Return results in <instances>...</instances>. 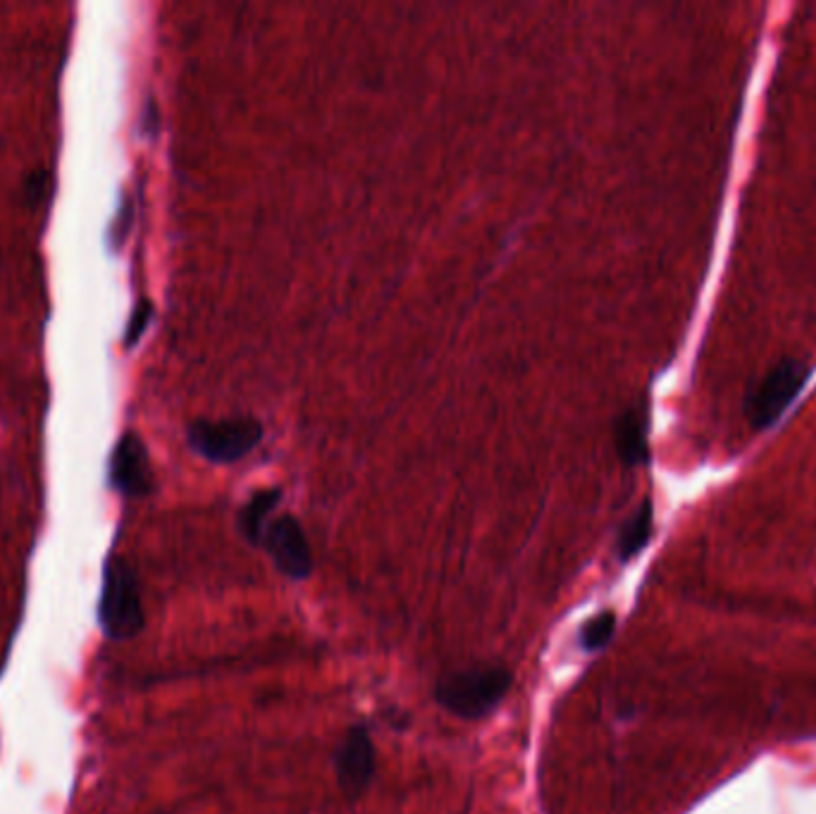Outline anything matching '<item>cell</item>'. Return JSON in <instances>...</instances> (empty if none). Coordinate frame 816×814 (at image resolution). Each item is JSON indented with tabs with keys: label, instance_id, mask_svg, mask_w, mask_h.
Returning a JSON list of instances; mask_svg holds the SVG:
<instances>
[{
	"label": "cell",
	"instance_id": "obj_10",
	"mask_svg": "<svg viewBox=\"0 0 816 814\" xmlns=\"http://www.w3.org/2000/svg\"><path fill=\"white\" fill-rule=\"evenodd\" d=\"M652 526H655V509L652 502L645 500L638 509H635L633 516L624 523V528L618 533V543L616 551L621 561H628L635 555H640L645 545L652 537Z\"/></svg>",
	"mask_w": 816,
	"mask_h": 814
},
{
	"label": "cell",
	"instance_id": "obj_12",
	"mask_svg": "<svg viewBox=\"0 0 816 814\" xmlns=\"http://www.w3.org/2000/svg\"><path fill=\"white\" fill-rule=\"evenodd\" d=\"M150 319H154V306H150L148 301H142L139 306H136L132 321H130V330H127V344L132 347V344L139 339L144 335L146 325L150 323Z\"/></svg>",
	"mask_w": 816,
	"mask_h": 814
},
{
	"label": "cell",
	"instance_id": "obj_9",
	"mask_svg": "<svg viewBox=\"0 0 816 814\" xmlns=\"http://www.w3.org/2000/svg\"><path fill=\"white\" fill-rule=\"evenodd\" d=\"M280 500H282V490L270 488V490L256 492L251 500L244 504L239 518H237V526L248 543L262 545V535H266V518L272 509L280 504Z\"/></svg>",
	"mask_w": 816,
	"mask_h": 814
},
{
	"label": "cell",
	"instance_id": "obj_5",
	"mask_svg": "<svg viewBox=\"0 0 816 814\" xmlns=\"http://www.w3.org/2000/svg\"><path fill=\"white\" fill-rule=\"evenodd\" d=\"M335 771L339 789L347 793V798L356 800L366 793L372 777H376L378 757H376V745L368 734L364 724H356L347 731V736L342 738L335 750Z\"/></svg>",
	"mask_w": 816,
	"mask_h": 814
},
{
	"label": "cell",
	"instance_id": "obj_8",
	"mask_svg": "<svg viewBox=\"0 0 816 814\" xmlns=\"http://www.w3.org/2000/svg\"><path fill=\"white\" fill-rule=\"evenodd\" d=\"M618 457L626 466H638L647 461V413L645 406H633L621 413L614 425Z\"/></svg>",
	"mask_w": 816,
	"mask_h": 814
},
{
	"label": "cell",
	"instance_id": "obj_2",
	"mask_svg": "<svg viewBox=\"0 0 816 814\" xmlns=\"http://www.w3.org/2000/svg\"><path fill=\"white\" fill-rule=\"evenodd\" d=\"M144 604L139 578L132 564L115 557L105 564L99 602L101 628L110 640H132L144 628Z\"/></svg>",
	"mask_w": 816,
	"mask_h": 814
},
{
	"label": "cell",
	"instance_id": "obj_4",
	"mask_svg": "<svg viewBox=\"0 0 816 814\" xmlns=\"http://www.w3.org/2000/svg\"><path fill=\"white\" fill-rule=\"evenodd\" d=\"M262 437V425L256 419L197 421L189 425V445L201 457L215 464L244 459Z\"/></svg>",
	"mask_w": 816,
	"mask_h": 814
},
{
	"label": "cell",
	"instance_id": "obj_3",
	"mask_svg": "<svg viewBox=\"0 0 816 814\" xmlns=\"http://www.w3.org/2000/svg\"><path fill=\"white\" fill-rule=\"evenodd\" d=\"M807 376L809 372L805 364L795 361V358H785L754 384L745 404V416L754 431H767L783 416V411L795 402L800 390L805 388Z\"/></svg>",
	"mask_w": 816,
	"mask_h": 814
},
{
	"label": "cell",
	"instance_id": "obj_7",
	"mask_svg": "<svg viewBox=\"0 0 816 814\" xmlns=\"http://www.w3.org/2000/svg\"><path fill=\"white\" fill-rule=\"evenodd\" d=\"M110 486L127 497H146L154 490L148 451L136 435H124L110 457Z\"/></svg>",
	"mask_w": 816,
	"mask_h": 814
},
{
	"label": "cell",
	"instance_id": "obj_1",
	"mask_svg": "<svg viewBox=\"0 0 816 814\" xmlns=\"http://www.w3.org/2000/svg\"><path fill=\"white\" fill-rule=\"evenodd\" d=\"M514 685V673L500 665H478L445 676L435 698L447 712L461 720H482L502 705Z\"/></svg>",
	"mask_w": 816,
	"mask_h": 814
},
{
	"label": "cell",
	"instance_id": "obj_6",
	"mask_svg": "<svg viewBox=\"0 0 816 814\" xmlns=\"http://www.w3.org/2000/svg\"><path fill=\"white\" fill-rule=\"evenodd\" d=\"M262 547L268 549L275 567H278L287 578H292V581H306L311 576L313 557L309 537L294 516L284 514L280 518H275L270 526H266Z\"/></svg>",
	"mask_w": 816,
	"mask_h": 814
},
{
	"label": "cell",
	"instance_id": "obj_11",
	"mask_svg": "<svg viewBox=\"0 0 816 814\" xmlns=\"http://www.w3.org/2000/svg\"><path fill=\"white\" fill-rule=\"evenodd\" d=\"M616 631V614L614 612H602L597 616L588 618V624L580 631V645L588 653H597L612 640Z\"/></svg>",
	"mask_w": 816,
	"mask_h": 814
}]
</instances>
